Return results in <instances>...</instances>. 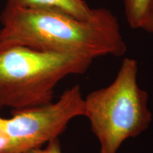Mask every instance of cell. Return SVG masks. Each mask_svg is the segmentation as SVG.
I'll use <instances>...</instances> for the list:
<instances>
[{
	"label": "cell",
	"mask_w": 153,
	"mask_h": 153,
	"mask_svg": "<svg viewBox=\"0 0 153 153\" xmlns=\"http://www.w3.org/2000/svg\"><path fill=\"white\" fill-rule=\"evenodd\" d=\"M20 7L57 13L79 20H90L99 9H91L84 0H7Z\"/></svg>",
	"instance_id": "5"
},
{
	"label": "cell",
	"mask_w": 153,
	"mask_h": 153,
	"mask_svg": "<svg viewBox=\"0 0 153 153\" xmlns=\"http://www.w3.org/2000/svg\"><path fill=\"white\" fill-rule=\"evenodd\" d=\"M11 113L9 118L0 116V153H26L42 148L64 133L70 120L84 116L81 88L76 85L66 89L56 102Z\"/></svg>",
	"instance_id": "4"
},
{
	"label": "cell",
	"mask_w": 153,
	"mask_h": 153,
	"mask_svg": "<svg viewBox=\"0 0 153 153\" xmlns=\"http://www.w3.org/2000/svg\"><path fill=\"white\" fill-rule=\"evenodd\" d=\"M153 0H124L127 22L133 29L140 28Z\"/></svg>",
	"instance_id": "6"
},
{
	"label": "cell",
	"mask_w": 153,
	"mask_h": 153,
	"mask_svg": "<svg viewBox=\"0 0 153 153\" xmlns=\"http://www.w3.org/2000/svg\"><path fill=\"white\" fill-rule=\"evenodd\" d=\"M138 67L133 58L123 59L111 85L84 98V116L100 143V153H117L126 140L139 136L150 126L148 95L140 88Z\"/></svg>",
	"instance_id": "3"
},
{
	"label": "cell",
	"mask_w": 153,
	"mask_h": 153,
	"mask_svg": "<svg viewBox=\"0 0 153 153\" xmlns=\"http://www.w3.org/2000/svg\"><path fill=\"white\" fill-rule=\"evenodd\" d=\"M26 153H62L61 150L60 141L59 137L55 138L47 143L45 148H40L28 151Z\"/></svg>",
	"instance_id": "7"
},
{
	"label": "cell",
	"mask_w": 153,
	"mask_h": 153,
	"mask_svg": "<svg viewBox=\"0 0 153 153\" xmlns=\"http://www.w3.org/2000/svg\"><path fill=\"white\" fill-rule=\"evenodd\" d=\"M93 60L22 45L0 46V107L18 110L53 102L57 84L68 75L85 73Z\"/></svg>",
	"instance_id": "2"
},
{
	"label": "cell",
	"mask_w": 153,
	"mask_h": 153,
	"mask_svg": "<svg viewBox=\"0 0 153 153\" xmlns=\"http://www.w3.org/2000/svg\"><path fill=\"white\" fill-rule=\"evenodd\" d=\"M140 28L149 33H153V2L142 23Z\"/></svg>",
	"instance_id": "8"
},
{
	"label": "cell",
	"mask_w": 153,
	"mask_h": 153,
	"mask_svg": "<svg viewBox=\"0 0 153 153\" xmlns=\"http://www.w3.org/2000/svg\"><path fill=\"white\" fill-rule=\"evenodd\" d=\"M0 22V46L22 45L93 59L108 55L120 57L127 51L118 19L106 9H99L90 20H79L7 1Z\"/></svg>",
	"instance_id": "1"
}]
</instances>
